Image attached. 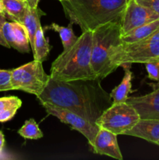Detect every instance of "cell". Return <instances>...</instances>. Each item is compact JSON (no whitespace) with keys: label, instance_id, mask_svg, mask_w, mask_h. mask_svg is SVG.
Here are the masks:
<instances>
[{"label":"cell","instance_id":"1","mask_svg":"<svg viewBox=\"0 0 159 160\" xmlns=\"http://www.w3.org/2000/svg\"><path fill=\"white\" fill-rule=\"evenodd\" d=\"M99 78L61 81L50 78L37 99L68 109L92 123L112 104V97L101 85ZM96 124V123H95Z\"/></svg>","mask_w":159,"mask_h":160},{"label":"cell","instance_id":"2","mask_svg":"<svg viewBox=\"0 0 159 160\" xmlns=\"http://www.w3.org/2000/svg\"><path fill=\"white\" fill-rule=\"evenodd\" d=\"M128 0H64L60 2L70 23L80 26L82 32L101 25L120 21Z\"/></svg>","mask_w":159,"mask_h":160},{"label":"cell","instance_id":"3","mask_svg":"<svg viewBox=\"0 0 159 160\" xmlns=\"http://www.w3.org/2000/svg\"><path fill=\"white\" fill-rule=\"evenodd\" d=\"M92 31L82 32L71 47L51 64L50 78L61 81L98 78L91 66Z\"/></svg>","mask_w":159,"mask_h":160},{"label":"cell","instance_id":"4","mask_svg":"<svg viewBox=\"0 0 159 160\" xmlns=\"http://www.w3.org/2000/svg\"><path fill=\"white\" fill-rule=\"evenodd\" d=\"M122 41L120 21H112L92 31L91 66L94 73L102 80L115 71L111 56Z\"/></svg>","mask_w":159,"mask_h":160},{"label":"cell","instance_id":"5","mask_svg":"<svg viewBox=\"0 0 159 160\" xmlns=\"http://www.w3.org/2000/svg\"><path fill=\"white\" fill-rule=\"evenodd\" d=\"M159 60V29L134 42H122L115 48L111 62L116 70L123 63H147Z\"/></svg>","mask_w":159,"mask_h":160},{"label":"cell","instance_id":"6","mask_svg":"<svg viewBox=\"0 0 159 160\" xmlns=\"http://www.w3.org/2000/svg\"><path fill=\"white\" fill-rule=\"evenodd\" d=\"M43 62L34 59L12 70L11 84L13 90H20L39 96L46 87L50 75L45 73Z\"/></svg>","mask_w":159,"mask_h":160},{"label":"cell","instance_id":"7","mask_svg":"<svg viewBox=\"0 0 159 160\" xmlns=\"http://www.w3.org/2000/svg\"><path fill=\"white\" fill-rule=\"evenodd\" d=\"M137 110L128 102L112 103L97 120L99 128L112 131L117 135L125 134L140 120Z\"/></svg>","mask_w":159,"mask_h":160},{"label":"cell","instance_id":"8","mask_svg":"<svg viewBox=\"0 0 159 160\" xmlns=\"http://www.w3.org/2000/svg\"><path fill=\"white\" fill-rule=\"evenodd\" d=\"M42 106L48 114L55 117L61 122L70 125L73 130L80 133L86 138L90 145H91L99 130L98 125L90 123L80 116L68 109L48 104H42Z\"/></svg>","mask_w":159,"mask_h":160},{"label":"cell","instance_id":"9","mask_svg":"<svg viewBox=\"0 0 159 160\" xmlns=\"http://www.w3.org/2000/svg\"><path fill=\"white\" fill-rule=\"evenodd\" d=\"M158 19V14L151 9L139 4L136 0H128L120 20L122 35L134 28Z\"/></svg>","mask_w":159,"mask_h":160},{"label":"cell","instance_id":"10","mask_svg":"<svg viewBox=\"0 0 159 160\" xmlns=\"http://www.w3.org/2000/svg\"><path fill=\"white\" fill-rule=\"evenodd\" d=\"M93 152L101 156H108L118 160L123 157L118 144L117 134L104 128H99L94 140L90 145Z\"/></svg>","mask_w":159,"mask_h":160},{"label":"cell","instance_id":"11","mask_svg":"<svg viewBox=\"0 0 159 160\" xmlns=\"http://www.w3.org/2000/svg\"><path fill=\"white\" fill-rule=\"evenodd\" d=\"M2 32L10 48L22 53L31 51L29 35L24 25L19 22L6 21L2 27Z\"/></svg>","mask_w":159,"mask_h":160},{"label":"cell","instance_id":"12","mask_svg":"<svg viewBox=\"0 0 159 160\" xmlns=\"http://www.w3.org/2000/svg\"><path fill=\"white\" fill-rule=\"evenodd\" d=\"M126 102L137 110L140 119H159V83L151 93L137 97H129Z\"/></svg>","mask_w":159,"mask_h":160},{"label":"cell","instance_id":"13","mask_svg":"<svg viewBox=\"0 0 159 160\" xmlns=\"http://www.w3.org/2000/svg\"><path fill=\"white\" fill-rule=\"evenodd\" d=\"M124 135L140 138L155 144L159 141V119H140Z\"/></svg>","mask_w":159,"mask_h":160},{"label":"cell","instance_id":"14","mask_svg":"<svg viewBox=\"0 0 159 160\" xmlns=\"http://www.w3.org/2000/svg\"><path fill=\"white\" fill-rule=\"evenodd\" d=\"M121 67L124 68V76L121 83L117 85L110 93L112 98V103L126 102L129 98V95L132 92V73L130 70L131 63H123Z\"/></svg>","mask_w":159,"mask_h":160},{"label":"cell","instance_id":"15","mask_svg":"<svg viewBox=\"0 0 159 160\" xmlns=\"http://www.w3.org/2000/svg\"><path fill=\"white\" fill-rule=\"evenodd\" d=\"M44 15H45V12L41 10L38 7H29L23 17L22 24L24 25V27L27 30L31 49L34 46V40L36 31H37L39 25H41V17Z\"/></svg>","mask_w":159,"mask_h":160},{"label":"cell","instance_id":"16","mask_svg":"<svg viewBox=\"0 0 159 160\" xmlns=\"http://www.w3.org/2000/svg\"><path fill=\"white\" fill-rule=\"evenodd\" d=\"M44 29L41 24L39 25L34 40V46L32 50L34 54V59L43 62L46 60L48 54L51 49V46L50 45L48 39L45 37Z\"/></svg>","mask_w":159,"mask_h":160},{"label":"cell","instance_id":"17","mask_svg":"<svg viewBox=\"0 0 159 160\" xmlns=\"http://www.w3.org/2000/svg\"><path fill=\"white\" fill-rule=\"evenodd\" d=\"M4 6L5 14L12 21L22 23L23 17L30 7L26 0H2Z\"/></svg>","mask_w":159,"mask_h":160},{"label":"cell","instance_id":"18","mask_svg":"<svg viewBox=\"0 0 159 160\" xmlns=\"http://www.w3.org/2000/svg\"><path fill=\"white\" fill-rule=\"evenodd\" d=\"M159 29V19L131 30L122 35L123 42H134L145 38Z\"/></svg>","mask_w":159,"mask_h":160},{"label":"cell","instance_id":"19","mask_svg":"<svg viewBox=\"0 0 159 160\" xmlns=\"http://www.w3.org/2000/svg\"><path fill=\"white\" fill-rule=\"evenodd\" d=\"M45 30H52L56 31L59 34L62 41L63 50L68 49L70 47H71L73 44L77 40L78 37L75 34L74 31L73 30V23H70V24L67 27L60 26L55 23H52L50 25L45 26L43 28Z\"/></svg>","mask_w":159,"mask_h":160},{"label":"cell","instance_id":"20","mask_svg":"<svg viewBox=\"0 0 159 160\" xmlns=\"http://www.w3.org/2000/svg\"><path fill=\"white\" fill-rule=\"evenodd\" d=\"M18 134L23 138L33 140H37L43 137V132L34 119L26 120L24 124L18 131Z\"/></svg>","mask_w":159,"mask_h":160},{"label":"cell","instance_id":"21","mask_svg":"<svg viewBox=\"0 0 159 160\" xmlns=\"http://www.w3.org/2000/svg\"><path fill=\"white\" fill-rule=\"evenodd\" d=\"M22 101L17 96H8L0 98V112L13 107L20 108Z\"/></svg>","mask_w":159,"mask_h":160},{"label":"cell","instance_id":"22","mask_svg":"<svg viewBox=\"0 0 159 160\" xmlns=\"http://www.w3.org/2000/svg\"><path fill=\"white\" fill-rule=\"evenodd\" d=\"M12 70H0V92L13 90L11 84Z\"/></svg>","mask_w":159,"mask_h":160},{"label":"cell","instance_id":"23","mask_svg":"<svg viewBox=\"0 0 159 160\" xmlns=\"http://www.w3.org/2000/svg\"><path fill=\"white\" fill-rule=\"evenodd\" d=\"M145 64L148 78L159 83V60L147 62Z\"/></svg>","mask_w":159,"mask_h":160},{"label":"cell","instance_id":"24","mask_svg":"<svg viewBox=\"0 0 159 160\" xmlns=\"http://www.w3.org/2000/svg\"><path fill=\"white\" fill-rule=\"evenodd\" d=\"M19 109L20 108L13 107L0 112V123H5L13 118Z\"/></svg>","mask_w":159,"mask_h":160},{"label":"cell","instance_id":"25","mask_svg":"<svg viewBox=\"0 0 159 160\" xmlns=\"http://www.w3.org/2000/svg\"><path fill=\"white\" fill-rule=\"evenodd\" d=\"M139 4L146 6L159 15V0H136Z\"/></svg>","mask_w":159,"mask_h":160},{"label":"cell","instance_id":"26","mask_svg":"<svg viewBox=\"0 0 159 160\" xmlns=\"http://www.w3.org/2000/svg\"><path fill=\"white\" fill-rule=\"evenodd\" d=\"M6 14L4 12H0V45H2V46L6 47V48H9L10 46L8 44V42H6V40L5 39L4 35H3L2 32V27L3 24L5 23V22L6 21Z\"/></svg>","mask_w":159,"mask_h":160},{"label":"cell","instance_id":"27","mask_svg":"<svg viewBox=\"0 0 159 160\" xmlns=\"http://www.w3.org/2000/svg\"><path fill=\"white\" fill-rule=\"evenodd\" d=\"M5 148V137L4 134L2 131H0V159H8L9 157L6 156V153L4 152Z\"/></svg>","mask_w":159,"mask_h":160},{"label":"cell","instance_id":"28","mask_svg":"<svg viewBox=\"0 0 159 160\" xmlns=\"http://www.w3.org/2000/svg\"><path fill=\"white\" fill-rule=\"evenodd\" d=\"M39 1H40V0H27L30 7L31 8H37Z\"/></svg>","mask_w":159,"mask_h":160},{"label":"cell","instance_id":"29","mask_svg":"<svg viewBox=\"0 0 159 160\" xmlns=\"http://www.w3.org/2000/svg\"><path fill=\"white\" fill-rule=\"evenodd\" d=\"M0 12H4L5 13L4 6H3V3L2 0H0Z\"/></svg>","mask_w":159,"mask_h":160},{"label":"cell","instance_id":"30","mask_svg":"<svg viewBox=\"0 0 159 160\" xmlns=\"http://www.w3.org/2000/svg\"><path fill=\"white\" fill-rule=\"evenodd\" d=\"M156 145H159V141H158V142H156Z\"/></svg>","mask_w":159,"mask_h":160},{"label":"cell","instance_id":"31","mask_svg":"<svg viewBox=\"0 0 159 160\" xmlns=\"http://www.w3.org/2000/svg\"><path fill=\"white\" fill-rule=\"evenodd\" d=\"M58 1H59V2H62V1H64V0H58Z\"/></svg>","mask_w":159,"mask_h":160},{"label":"cell","instance_id":"32","mask_svg":"<svg viewBox=\"0 0 159 160\" xmlns=\"http://www.w3.org/2000/svg\"><path fill=\"white\" fill-rule=\"evenodd\" d=\"M26 1H27V0H26Z\"/></svg>","mask_w":159,"mask_h":160}]
</instances>
